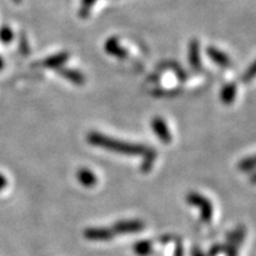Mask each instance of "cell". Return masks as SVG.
Returning <instances> with one entry per match:
<instances>
[{"instance_id":"6da1fadb","label":"cell","mask_w":256,"mask_h":256,"mask_svg":"<svg viewBox=\"0 0 256 256\" xmlns=\"http://www.w3.org/2000/svg\"><path fill=\"white\" fill-rule=\"evenodd\" d=\"M88 142L92 145L102 147V148L113 151L115 153H121L126 156H145L152 151L148 147L144 145H138V144H130L120 142V140L113 139V138L102 136L98 132H92L88 136Z\"/></svg>"},{"instance_id":"7a4b0ae2","label":"cell","mask_w":256,"mask_h":256,"mask_svg":"<svg viewBox=\"0 0 256 256\" xmlns=\"http://www.w3.org/2000/svg\"><path fill=\"white\" fill-rule=\"evenodd\" d=\"M188 204H190L192 206H196L200 211V218L204 223H210L211 218H212V204L208 200L206 197H204L203 194H200L198 192H190L186 196Z\"/></svg>"},{"instance_id":"3957f363","label":"cell","mask_w":256,"mask_h":256,"mask_svg":"<svg viewBox=\"0 0 256 256\" xmlns=\"http://www.w3.org/2000/svg\"><path fill=\"white\" fill-rule=\"evenodd\" d=\"M113 230L114 235H120V234H132L139 232L145 229V223L139 220H119L110 228Z\"/></svg>"},{"instance_id":"277c9868","label":"cell","mask_w":256,"mask_h":256,"mask_svg":"<svg viewBox=\"0 0 256 256\" xmlns=\"http://www.w3.org/2000/svg\"><path fill=\"white\" fill-rule=\"evenodd\" d=\"M246 236V229L244 226H238V229H235L230 234L228 238V247L224 248V250L226 252V256H238L240 246L243 242Z\"/></svg>"},{"instance_id":"5b68a950","label":"cell","mask_w":256,"mask_h":256,"mask_svg":"<svg viewBox=\"0 0 256 256\" xmlns=\"http://www.w3.org/2000/svg\"><path fill=\"white\" fill-rule=\"evenodd\" d=\"M83 235L89 241L96 242L110 241L114 238V232L110 228H88L84 230Z\"/></svg>"},{"instance_id":"8992f818","label":"cell","mask_w":256,"mask_h":256,"mask_svg":"<svg viewBox=\"0 0 256 256\" xmlns=\"http://www.w3.org/2000/svg\"><path fill=\"white\" fill-rule=\"evenodd\" d=\"M151 127L153 128V130H154L156 136H158L160 140H162L165 144H170V142L172 140V136H171V133H170L168 128V126H166L164 120L156 118V119L152 121Z\"/></svg>"},{"instance_id":"52a82bcc","label":"cell","mask_w":256,"mask_h":256,"mask_svg":"<svg viewBox=\"0 0 256 256\" xmlns=\"http://www.w3.org/2000/svg\"><path fill=\"white\" fill-rule=\"evenodd\" d=\"M76 176H78L80 184L86 188H92L98 184V177H96V174L92 171V170H89L87 168H80Z\"/></svg>"},{"instance_id":"ba28073f","label":"cell","mask_w":256,"mask_h":256,"mask_svg":"<svg viewBox=\"0 0 256 256\" xmlns=\"http://www.w3.org/2000/svg\"><path fill=\"white\" fill-rule=\"evenodd\" d=\"M152 249H153L152 242L147 241V240L139 241L134 244V252H136V254L139 256H147L152 252Z\"/></svg>"},{"instance_id":"9c48e42d","label":"cell","mask_w":256,"mask_h":256,"mask_svg":"<svg viewBox=\"0 0 256 256\" xmlns=\"http://www.w3.org/2000/svg\"><path fill=\"white\" fill-rule=\"evenodd\" d=\"M208 54H209L211 58H212L214 60H215L216 63L220 64V66H229V64H230V60H229V57L226 56V54H223L222 51L214 49V48H210V49L208 50Z\"/></svg>"},{"instance_id":"30bf717a","label":"cell","mask_w":256,"mask_h":256,"mask_svg":"<svg viewBox=\"0 0 256 256\" xmlns=\"http://www.w3.org/2000/svg\"><path fill=\"white\" fill-rule=\"evenodd\" d=\"M238 168L241 172H252V170H256V154L242 159Z\"/></svg>"},{"instance_id":"8fae6325","label":"cell","mask_w":256,"mask_h":256,"mask_svg":"<svg viewBox=\"0 0 256 256\" xmlns=\"http://www.w3.org/2000/svg\"><path fill=\"white\" fill-rule=\"evenodd\" d=\"M66 60H68V57H66V54H62V55L50 57V58L43 60L40 66H44V68H54V66H60Z\"/></svg>"},{"instance_id":"7c38bea8","label":"cell","mask_w":256,"mask_h":256,"mask_svg":"<svg viewBox=\"0 0 256 256\" xmlns=\"http://www.w3.org/2000/svg\"><path fill=\"white\" fill-rule=\"evenodd\" d=\"M156 158V153L154 150H152L148 154H146L144 156V162L142 164V172L144 174H147V172L151 171V168H153V164H154V160Z\"/></svg>"},{"instance_id":"4fadbf2b","label":"cell","mask_w":256,"mask_h":256,"mask_svg":"<svg viewBox=\"0 0 256 256\" xmlns=\"http://www.w3.org/2000/svg\"><path fill=\"white\" fill-rule=\"evenodd\" d=\"M235 95H236L235 84L226 86V87L224 88L223 92H222V98H223V101L226 102V104H230V102H232L234 98H235Z\"/></svg>"},{"instance_id":"5bb4252c","label":"cell","mask_w":256,"mask_h":256,"mask_svg":"<svg viewBox=\"0 0 256 256\" xmlns=\"http://www.w3.org/2000/svg\"><path fill=\"white\" fill-rule=\"evenodd\" d=\"M0 40L4 44H8L14 40V32H12L11 28L2 26L0 28Z\"/></svg>"},{"instance_id":"9a60e30c","label":"cell","mask_w":256,"mask_h":256,"mask_svg":"<svg viewBox=\"0 0 256 256\" xmlns=\"http://www.w3.org/2000/svg\"><path fill=\"white\" fill-rule=\"evenodd\" d=\"M62 72V75H64V78H66L68 80H70V81L75 83H82L84 81L83 76L78 72H72V70H63V72Z\"/></svg>"},{"instance_id":"2e32d148","label":"cell","mask_w":256,"mask_h":256,"mask_svg":"<svg viewBox=\"0 0 256 256\" xmlns=\"http://www.w3.org/2000/svg\"><path fill=\"white\" fill-rule=\"evenodd\" d=\"M256 78V60L254 63L249 66L247 72L243 74L242 76V81L243 82H250L252 80H254Z\"/></svg>"},{"instance_id":"e0dca14e","label":"cell","mask_w":256,"mask_h":256,"mask_svg":"<svg viewBox=\"0 0 256 256\" xmlns=\"http://www.w3.org/2000/svg\"><path fill=\"white\" fill-rule=\"evenodd\" d=\"M224 250V247L222 246H215V247L211 248V250L209 252V256H218L220 252H222Z\"/></svg>"},{"instance_id":"ac0fdd59","label":"cell","mask_w":256,"mask_h":256,"mask_svg":"<svg viewBox=\"0 0 256 256\" xmlns=\"http://www.w3.org/2000/svg\"><path fill=\"white\" fill-rule=\"evenodd\" d=\"M174 256H184L183 255V246H182V242H177L174 249Z\"/></svg>"},{"instance_id":"d6986e66","label":"cell","mask_w":256,"mask_h":256,"mask_svg":"<svg viewBox=\"0 0 256 256\" xmlns=\"http://www.w3.org/2000/svg\"><path fill=\"white\" fill-rule=\"evenodd\" d=\"M192 256H206L203 254V252H202V250L200 248H197V247H194V249H192Z\"/></svg>"},{"instance_id":"ffe728a7","label":"cell","mask_w":256,"mask_h":256,"mask_svg":"<svg viewBox=\"0 0 256 256\" xmlns=\"http://www.w3.org/2000/svg\"><path fill=\"white\" fill-rule=\"evenodd\" d=\"M94 2H95V0H84V2H84V5H83V10L87 8V11H88V8H90V5H92Z\"/></svg>"},{"instance_id":"44dd1931","label":"cell","mask_w":256,"mask_h":256,"mask_svg":"<svg viewBox=\"0 0 256 256\" xmlns=\"http://www.w3.org/2000/svg\"><path fill=\"white\" fill-rule=\"evenodd\" d=\"M250 183L252 184H256V171L252 174V176L250 177Z\"/></svg>"},{"instance_id":"7402d4cb","label":"cell","mask_w":256,"mask_h":256,"mask_svg":"<svg viewBox=\"0 0 256 256\" xmlns=\"http://www.w3.org/2000/svg\"><path fill=\"white\" fill-rule=\"evenodd\" d=\"M2 68H4V60H2V56H0V70H2Z\"/></svg>"},{"instance_id":"603a6c76","label":"cell","mask_w":256,"mask_h":256,"mask_svg":"<svg viewBox=\"0 0 256 256\" xmlns=\"http://www.w3.org/2000/svg\"><path fill=\"white\" fill-rule=\"evenodd\" d=\"M14 2H20V0H14Z\"/></svg>"}]
</instances>
